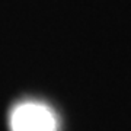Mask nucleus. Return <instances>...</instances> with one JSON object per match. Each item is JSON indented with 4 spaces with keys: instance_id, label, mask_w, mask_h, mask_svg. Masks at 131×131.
Masks as SVG:
<instances>
[{
    "instance_id": "1",
    "label": "nucleus",
    "mask_w": 131,
    "mask_h": 131,
    "mask_svg": "<svg viewBox=\"0 0 131 131\" xmlns=\"http://www.w3.org/2000/svg\"><path fill=\"white\" fill-rule=\"evenodd\" d=\"M10 125L12 131H57V119L47 105L25 102L15 108Z\"/></svg>"
}]
</instances>
